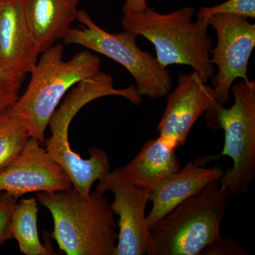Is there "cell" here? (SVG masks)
Masks as SVG:
<instances>
[{
  "mask_svg": "<svg viewBox=\"0 0 255 255\" xmlns=\"http://www.w3.org/2000/svg\"><path fill=\"white\" fill-rule=\"evenodd\" d=\"M54 223L52 237L68 255H114L118 232L110 203L95 190L82 197L75 188L37 193Z\"/></svg>",
  "mask_w": 255,
  "mask_h": 255,
  "instance_id": "cell-1",
  "label": "cell"
},
{
  "mask_svg": "<svg viewBox=\"0 0 255 255\" xmlns=\"http://www.w3.org/2000/svg\"><path fill=\"white\" fill-rule=\"evenodd\" d=\"M64 46L54 44L42 52L31 70L26 91L9 110L27 128L31 137L43 145L50 119L70 88L100 72L101 60L90 51H80L63 60Z\"/></svg>",
  "mask_w": 255,
  "mask_h": 255,
  "instance_id": "cell-2",
  "label": "cell"
},
{
  "mask_svg": "<svg viewBox=\"0 0 255 255\" xmlns=\"http://www.w3.org/2000/svg\"><path fill=\"white\" fill-rule=\"evenodd\" d=\"M194 14V9L187 6L169 14L149 7L141 12L123 14L122 24L124 31L145 37L154 45L162 66L189 65L207 82L215 75L209 23L204 18L193 21Z\"/></svg>",
  "mask_w": 255,
  "mask_h": 255,
  "instance_id": "cell-3",
  "label": "cell"
},
{
  "mask_svg": "<svg viewBox=\"0 0 255 255\" xmlns=\"http://www.w3.org/2000/svg\"><path fill=\"white\" fill-rule=\"evenodd\" d=\"M231 195L219 180L176 206L149 229L147 255H201L221 236Z\"/></svg>",
  "mask_w": 255,
  "mask_h": 255,
  "instance_id": "cell-4",
  "label": "cell"
},
{
  "mask_svg": "<svg viewBox=\"0 0 255 255\" xmlns=\"http://www.w3.org/2000/svg\"><path fill=\"white\" fill-rule=\"evenodd\" d=\"M234 102L230 108L220 105L206 117L208 125L224 131L220 156L232 159L233 167L223 172L219 182L233 196L246 193L255 179V82H234Z\"/></svg>",
  "mask_w": 255,
  "mask_h": 255,
  "instance_id": "cell-5",
  "label": "cell"
},
{
  "mask_svg": "<svg viewBox=\"0 0 255 255\" xmlns=\"http://www.w3.org/2000/svg\"><path fill=\"white\" fill-rule=\"evenodd\" d=\"M77 21L82 28H72L65 43L85 47L120 64L135 78L142 96L157 100L169 95L172 87L170 73L157 58L139 48L137 34L128 31L108 33L83 9L79 10Z\"/></svg>",
  "mask_w": 255,
  "mask_h": 255,
  "instance_id": "cell-6",
  "label": "cell"
},
{
  "mask_svg": "<svg viewBox=\"0 0 255 255\" xmlns=\"http://www.w3.org/2000/svg\"><path fill=\"white\" fill-rule=\"evenodd\" d=\"M90 102V97L82 89L75 87L50 119L51 136L46 140V150L65 170L79 194L87 197L91 194L94 183L110 172L107 152L99 147L89 149L90 157L82 159L72 150L68 139L70 124L77 113Z\"/></svg>",
  "mask_w": 255,
  "mask_h": 255,
  "instance_id": "cell-7",
  "label": "cell"
},
{
  "mask_svg": "<svg viewBox=\"0 0 255 255\" xmlns=\"http://www.w3.org/2000/svg\"><path fill=\"white\" fill-rule=\"evenodd\" d=\"M208 21L217 35L216 46L210 50L211 63L218 68L211 82L216 102L223 106L238 79L250 80L248 63L255 46V24L248 18L228 14L214 15Z\"/></svg>",
  "mask_w": 255,
  "mask_h": 255,
  "instance_id": "cell-8",
  "label": "cell"
},
{
  "mask_svg": "<svg viewBox=\"0 0 255 255\" xmlns=\"http://www.w3.org/2000/svg\"><path fill=\"white\" fill-rule=\"evenodd\" d=\"M96 190L113 193L111 209L118 215V239L114 255H143L148 251L149 229L145 209L150 190L139 187L123 167L110 171L99 180Z\"/></svg>",
  "mask_w": 255,
  "mask_h": 255,
  "instance_id": "cell-9",
  "label": "cell"
},
{
  "mask_svg": "<svg viewBox=\"0 0 255 255\" xmlns=\"http://www.w3.org/2000/svg\"><path fill=\"white\" fill-rule=\"evenodd\" d=\"M220 106L214 89L196 72L180 74L177 87L169 94L163 116L157 126L159 137L174 148L185 145L193 126L204 113L211 114Z\"/></svg>",
  "mask_w": 255,
  "mask_h": 255,
  "instance_id": "cell-10",
  "label": "cell"
},
{
  "mask_svg": "<svg viewBox=\"0 0 255 255\" xmlns=\"http://www.w3.org/2000/svg\"><path fill=\"white\" fill-rule=\"evenodd\" d=\"M73 188L65 170L39 140L31 137L19 155L0 172V190L20 196L31 192H56Z\"/></svg>",
  "mask_w": 255,
  "mask_h": 255,
  "instance_id": "cell-11",
  "label": "cell"
},
{
  "mask_svg": "<svg viewBox=\"0 0 255 255\" xmlns=\"http://www.w3.org/2000/svg\"><path fill=\"white\" fill-rule=\"evenodd\" d=\"M214 157H198L150 189L149 201L152 203V207L150 214L146 216L148 229L183 201L210 183L219 180L224 172L223 169L219 166L205 167Z\"/></svg>",
  "mask_w": 255,
  "mask_h": 255,
  "instance_id": "cell-12",
  "label": "cell"
},
{
  "mask_svg": "<svg viewBox=\"0 0 255 255\" xmlns=\"http://www.w3.org/2000/svg\"><path fill=\"white\" fill-rule=\"evenodd\" d=\"M41 53L23 14L21 0L0 1V66L30 73Z\"/></svg>",
  "mask_w": 255,
  "mask_h": 255,
  "instance_id": "cell-13",
  "label": "cell"
},
{
  "mask_svg": "<svg viewBox=\"0 0 255 255\" xmlns=\"http://www.w3.org/2000/svg\"><path fill=\"white\" fill-rule=\"evenodd\" d=\"M82 0H21L23 14L41 53L64 40L77 21Z\"/></svg>",
  "mask_w": 255,
  "mask_h": 255,
  "instance_id": "cell-14",
  "label": "cell"
},
{
  "mask_svg": "<svg viewBox=\"0 0 255 255\" xmlns=\"http://www.w3.org/2000/svg\"><path fill=\"white\" fill-rule=\"evenodd\" d=\"M175 150L162 137L149 140L138 155L124 166V171L137 187L150 190L180 169Z\"/></svg>",
  "mask_w": 255,
  "mask_h": 255,
  "instance_id": "cell-15",
  "label": "cell"
},
{
  "mask_svg": "<svg viewBox=\"0 0 255 255\" xmlns=\"http://www.w3.org/2000/svg\"><path fill=\"white\" fill-rule=\"evenodd\" d=\"M38 203L35 198L17 202L11 215L10 231L17 241L20 251L26 255H55L53 250L43 246L38 231Z\"/></svg>",
  "mask_w": 255,
  "mask_h": 255,
  "instance_id": "cell-16",
  "label": "cell"
},
{
  "mask_svg": "<svg viewBox=\"0 0 255 255\" xmlns=\"http://www.w3.org/2000/svg\"><path fill=\"white\" fill-rule=\"evenodd\" d=\"M31 135L9 111L0 114V172L19 155Z\"/></svg>",
  "mask_w": 255,
  "mask_h": 255,
  "instance_id": "cell-17",
  "label": "cell"
},
{
  "mask_svg": "<svg viewBox=\"0 0 255 255\" xmlns=\"http://www.w3.org/2000/svg\"><path fill=\"white\" fill-rule=\"evenodd\" d=\"M26 74L0 66V114L11 110L19 98Z\"/></svg>",
  "mask_w": 255,
  "mask_h": 255,
  "instance_id": "cell-18",
  "label": "cell"
},
{
  "mask_svg": "<svg viewBox=\"0 0 255 255\" xmlns=\"http://www.w3.org/2000/svg\"><path fill=\"white\" fill-rule=\"evenodd\" d=\"M216 14H228L246 18H255V0H228L215 6L201 7L197 18L207 19Z\"/></svg>",
  "mask_w": 255,
  "mask_h": 255,
  "instance_id": "cell-19",
  "label": "cell"
},
{
  "mask_svg": "<svg viewBox=\"0 0 255 255\" xmlns=\"http://www.w3.org/2000/svg\"><path fill=\"white\" fill-rule=\"evenodd\" d=\"M18 199V196L0 190V246L11 238V215Z\"/></svg>",
  "mask_w": 255,
  "mask_h": 255,
  "instance_id": "cell-20",
  "label": "cell"
},
{
  "mask_svg": "<svg viewBox=\"0 0 255 255\" xmlns=\"http://www.w3.org/2000/svg\"><path fill=\"white\" fill-rule=\"evenodd\" d=\"M250 255L240 243L231 236H221L211 246L206 248L201 255Z\"/></svg>",
  "mask_w": 255,
  "mask_h": 255,
  "instance_id": "cell-21",
  "label": "cell"
},
{
  "mask_svg": "<svg viewBox=\"0 0 255 255\" xmlns=\"http://www.w3.org/2000/svg\"><path fill=\"white\" fill-rule=\"evenodd\" d=\"M147 0H126L122 8V14L141 12L148 9Z\"/></svg>",
  "mask_w": 255,
  "mask_h": 255,
  "instance_id": "cell-22",
  "label": "cell"
},
{
  "mask_svg": "<svg viewBox=\"0 0 255 255\" xmlns=\"http://www.w3.org/2000/svg\"><path fill=\"white\" fill-rule=\"evenodd\" d=\"M0 1H1V0H0Z\"/></svg>",
  "mask_w": 255,
  "mask_h": 255,
  "instance_id": "cell-23",
  "label": "cell"
}]
</instances>
